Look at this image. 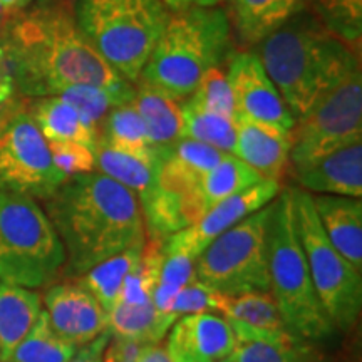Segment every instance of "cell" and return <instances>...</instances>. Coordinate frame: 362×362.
<instances>
[{"label": "cell", "mask_w": 362, "mask_h": 362, "mask_svg": "<svg viewBox=\"0 0 362 362\" xmlns=\"http://www.w3.org/2000/svg\"><path fill=\"white\" fill-rule=\"evenodd\" d=\"M111 341H112V339H111ZM103 362H115V351H112V344L111 342H110V346H107L106 352H104Z\"/></svg>", "instance_id": "cell-45"}, {"label": "cell", "mask_w": 362, "mask_h": 362, "mask_svg": "<svg viewBox=\"0 0 362 362\" xmlns=\"http://www.w3.org/2000/svg\"><path fill=\"white\" fill-rule=\"evenodd\" d=\"M270 293L277 302L285 327L309 342H322L336 332L317 296L298 240L292 189H285L272 203L269 221Z\"/></svg>", "instance_id": "cell-5"}, {"label": "cell", "mask_w": 362, "mask_h": 362, "mask_svg": "<svg viewBox=\"0 0 362 362\" xmlns=\"http://www.w3.org/2000/svg\"><path fill=\"white\" fill-rule=\"evenodd\" d=\"M356 143H362L361 66L296 123L291 149L293 171Z\"/></svg>", "instance_id": "cell-10"}, {"label": "cell", "mask_w": 362, "mask_h": 362, "mask_svg": "<svg viewBox=\"0 0 362 362\" xmlns=\"http://www.w3.org/2000/svg\"><path fill=\"white\" fill-rule=\"evenodd\" d=\"M30 2H33V0H22V6H24V7H27V6H29V4Z\"/></svg>", "instance_id": "cell-48"}, {"label": "cell", "mask_w": 362, "mask_h": 362, "mask_svg": "<svg viewBox=\"0 0 362 362\" xmlns=\"http://www.w3.org/2000/svg\"><path fill=\"white\" fill-rule=\"evenodd\" d=\"M228 320V319H226ZM235 347L221 362H319L314 346L287 329H260L228 320Z\"/></svg>", "instance_id": "cell-18"}, {"label": "cell", "mask_w": 362, "mask_h": 362, "mask_svg": "<svg viewBox=\"0 0 362 362\" xmlns=\"http://www.w3.org/2000/svg\"><path fill=\"white\" fill-rule=\"evenodd\" d=\"M280 189H282V183L279 181L262 180L253 187L226 198L218 205L210 208L193 225L166 238L165 250L183 252L197 259L216 237L274 202L279 197Z\"/></svg>", "instance_id": "cell-13"}, {"label": "cell", "mask_w": 362, "mask_h": 362, "mask_svg": "<svg viewBox=\"0 0 362 362\" xmlns=\"http://www.w3.org/2000/svg\"><path fill=\"white\" fill-rule=\"evenodd\" d=\"M325 235L334 248L362 272V202L361 198L312 194Z\"/></svg>", "instance_id": "cell-22"}, {"label": "cell", "mask_w": 362, "mask_h": 362, "mask_svg": "<svg viewBox=\"0 0 362 362\" xmlns=\"http://www.w3.org/2000/svg\"><path fill=\"white\" fill-rule=\"evenodd\" d=\"M310 8L330 34L361 57L362 0H312Z\"/></svg>", "instance_id": "cell-32"}, {"label": "cell", "mask_w": 362, "mask_h": 362, "mask_svg": "<svg viewBox=\"0 0 362 362\" xmlns=\"http://www.w3.org/2000/svg\"><path fill=\"white\" fill-rule=\"evenodd\" d=\"M228 8L232 34L237 35L238 47L253 49L267 35L291 21L293 16L307 11L312 0H225Z\"/></svg>", "instance_id": "cell-19"}, {"label": "cell", "mask_w": 362, "mask_h": 362, "mask_svg": "<svg viewBox=\"0 0 362 362\" xmlns=\"http://www.w3.org/2000/svg\"><path fill=\"white\" fill-rule=\"evenodd\" d=\"M171 359L221 362L232 354L235 334L228 320L210 312L180 317L166 342Z\"/></svg>", "instance_id": "cell-16"}, {"label": "cell", "mask_w": 362, "mask_h": 362, "mask_svg": "<svg viewBox=\"0 0 362 362\" xmlns=\"http://www.w3.org/2000/svg\"><path fill=\"white\" fill-rule=\"evenodd\" d=\"M8 19H11V17L7 16L6 11H4V7L0 6V30H2V27L7 24V21H8Z\"/></svg>", "instance_id": "cell-46"}, {"label": "cell", "mask_w": 362, "mask_h": 362, "mask_svg": "<svg viewBox=\"0 0 362 362\" xmlns=\"http://www.w3.org/2000/svg\"><path fill=\"white\" fill-rule=\"evenodd\" d=\"M27 111L49 143L72 141L96 148L99 133L93 129L71 104L59 96L29 99Z\"/></svg>", "instance_id": "cell-24"}, {"label": "cell", "mask_w": 362, "mask_h": 362, "mask_svg": "<svg viewBox=\"0 0 362 362\" xmlns=\"http://www.w3.org/2000/svg\"><path fill=\"white\" fill-rule=\"evenodd\" d=\"M181 110H183L185 138L233 155L235 143H237V119H228L203 110L200 104L189 98L181 103Z\"/></svg>", "instance_id": "cell-30"}, {"label": "cell", "mask_w": 362, "mask_h": 362, "mask_svg": "<svg viewBox=\"0 0 362 362\" xmlns=\"http://www.w3.org/2000/svg\"><path fill=\"white\" fill-rule=\"evenodd\" d=\"M272 203L226 230L197 257V279L221 296L270 292Z\"/></svg>", "instance_id": "cell-8"}, {"label": "cell", "mask_w": 362, "mask_h": 362, "mask_svg": "<svg viewBox=\"0 0 362 362\" xmlns=\"http://www.w3.org/2000/svg\"><path fill=\"white\" fill-rule=\"evenodd\" d=\"M221 293L211 291L200 280H193L187 287H183L176 293L168 307V317L171 322H176L180 317L198 314V312L216 310L218 312V302Z\"/></svg>", "instance_id": "cell-37"}, {"label": "cell", "mask_w": 362, "mask_h": 362, "mask_svg": "<svg viewBox=\"0 0 362 362\" xmlns=\"http://www.w3.org/2000/svg\"><path fill=\"white\" fill-rule=\"evenodd\" d=\"M67 181L25 104L0 116V188L47 200Z\"/></svg>", "instance_id": "cell-11"}, {"label": "cell", "mask_w": 362, "mask_h": 362, "mask_svg": "<svg viewBox=\"0 0 362 362\" xmlns=\"http://www.w3.org/2000/svg\"><path fill=\"white\" fill-rule=\"evenodd\" d=\"M173 362H206V361H197V359H178V361H173Z\"/></svg>", "instance_id": "cell-47"}, {"label": "cell", "mask_w": 362, "mask_h": 362, "mask_svg": "<svg viewBox=\"0 0 362 362\" xmlns=\"http://www.w3.org/2000/svg\"><path fill=\"white\" fill-rule=\"evenodd\" d=\"M226 78L232 88L237 117H247L284 131L296 128V117L255 52H233L228 59Z\"/></svg>", "instance_id": "cell-12"}, {"label": "cell", "mask_w": 362, "mask_h": 362, "mask_svg": "<svg viewBox=\"0 0 362 362\" xmlns=\"http://www.w3.org/2000/svg\"><path fill=\"white\" fill-rule=\"evenodd\" d=\"M17 93L57 96L74 84L115 88L124 83L86 37L71 0H40L24 7L0 30Z\"/></svg>", "instance_id": "cell-1"}, {"label": "cell", "mask_w": 362, "mask_h": 362, "mask_svg": "<svg viewBox=\"0 0 362 362\" xmlns=\"http://www.w3.org/2000/svg\"><path fill=\"white\" fill-rule=\"evenodd\" d=\"M98 139L116 151L158 163L161 166V160L149 143L146 128L133 103L121 104L107 112L101 123Z\"/></svg>", "instance_id": "cell-25"}, {"label": "cell", "mask_w": 362, "mask_h": 362, "mask_svg": "<svg viewBox=\"0 0 362 362\" xmlns=\"http://www.w3.org/2000/svg\"><path fill=\"white\" fill-rule=\"evenodd\" d=\"M232 25L225 8L175 11L139 79L185 101L208 69L221 66L232 56Z\"/></svg>", "instance_id": "cell-4"}, {"label": "cell", "mask_w": 362, "mask_h": 362, "mask_svg": "<svg viewBox=\"0 0 362 362\" xmlns=\"http://www.w3.org/2000/svg\"><path fill=\"white\" fill-rule=\"evenodd\" d=\"M298 240L304 248L315 292L337 330H351L362 309V272L334 248L317 216L312 193L292 188Z\"/></svg>", "instance_id": "cell-9"}, {"label": "cell", "mask_w": 362, "mask_h": 362, "mask_svg": "<svg viewBox=\"0 0 362 362\" xmlns=\"http://www.w3.org/2000/svg\"><path fill=\"white\" fill-rule=\"evenodd\" d=\"M64 264L61 237L39 203L0 188V282L40 288Z\"/></svg>", "instance_id": "cell-7"}, {"label": "cell", "mask_w": 362, "mask_h": 362, "mask_svg": "<svg viewBox=\"0 0 362 362\" xmlns=\"http://www.w3.org/2000/svg\"><path fill=\"white\" fill-rule=\"evenodd\" d=\"M0 6L4 7V11L8 17L16 16L17 12H21L24 6H22V0H0Z\"/></svg>", "instance_id": "cell-44"}, {"label": "cell", "mask_w": 362, "mask_h": 362, "mask_svg": "<svg viewBox=\"0 0 362 362\" xmlns=\"http://www.w3.org/2000/svg\"><path fill=\"white\" fill-rule=\"evenodd\" d=\"M253 49L296 121L361 66V57L330 34L312 8L293 16Z\"/></svg>", "instance_id": "cell-3"}, {"label": "cell", "mask_w": 362, "mask_h": 362, "mask_svg": "<svg viewBox=\"0 0 362 362\" xmlns=\"http://www.w3.org/2000/svg\"><path fill=\"white\" fill-rule=\"evenodd\" d=\"M112 351H115V362H136L141 344L133 341H121L112 337Z\"/></svg>", "instance_id": "cell-42"}, {"label": "cell", "mask_w": 362, "mask_h": 362, "mask_svg": "<svg viewBox=\"0 0 362 362\" xmlns=\"http://www.w3.org/2000/svg\"><path fill=\"white\" fill-rule=\"evenodd\" d=\"M134 93V83L124 81V83L115 86V88H104V86L94 84H74L62 89L57 96L64 99L67 104H71L86 123L99 133V124L103 123L107 112L112 107L121 106V104L133 103Z\"/></svg>", "instance_id": "cell-28"}, {"label": "cell", "mask_w": 362, "mask_h": 362, "mask_svg": "<svg viewBox=\"0 0 362 362\" xmlns=\"http://www.w3.org/2000/svg\"><path fill=\"white\" fill-rule=\"evenodd\" d=\"M134 84L133 104L146 128L149 143L163 161L175 144L185 138L181 101L143 79Z\"/></svg>", "instance_id": "cell-20"}, {"label": "cell", "mask_w": 362, "mask_h": 362, "mask_svg": "<svg viewBox=\"0 0 362 362\" xmlns=\"http://www.w3.org/2000/svg\"><path fill=\"white\" fill-rule=\"evenodd\" d=\"M193 280H197V259L183 252L165 250L160 280H158L155 296H153V304L163 317L170 320L168 307L171 300L181 288L187 287Z\"/></svg>", "instance_id": "cell-35"}, {"label": "cell", "mask_w": 362, "mask_h": 362, "mask_svg": "<svg viewBox=\"0 0 362 362\" xmlns=\"http://www.w3.org/2000/svg\"><path fill=\"white\" fill-rule=\"evenodd\" d=\"M228 153L208 144L183 138L163 158L158 181L166 193L181 203L188 226L200 218L197 208V193L205 175L223 160Z\"/></svg>", "instance_id": "cell-14"}, {"label": "cell", "mask_w": 362, "mask_h": 362, "mask_svg": "<svg viewBox=\"0 0 362 362\" xmlns=\"http://www.w3.org/2000/svg\"><path fill=\"white\" fill-rule=\"evenodd\" d=\"M40 312L42 298L34 288L0 282V362L11 359Z\"/></svg>", "instance_id": "cell-23"}, {"label": "cell", "mask_w": 362, "mask_h": 362, "mask_svg": "<svg viewBox=\"0 0 362 362\" xmlns=\"http://www.w3.org/2000/svg\"><path fill=\"white\" fill-rule=\"evenodd\" d=\"M218 312L225 319L260 329H287L279 305L270 292H245L240 296H220ZM288 330V329H287Z\"/></svg>", "instance_id": "cell-34"}, {"label": "cell", "mask_w": 362, "mask_h": 362, "mask_svg": "<svg viewBox=\"0 0 362 362\" xmlns=\"http://www.w3.org/2000/svg\"><path fill=\"white\" fill-rule=\"evenodd\" d=\"M171 324L163 317L153 302L144 305L116 304L107 312V330L115 339L138 344L161 342Z\"/></svg>", "instance_id": "cell-27"}, {"label": "cell", "mask_w": 362, "mask_h": 362, "mask_svg": "<svg viewBox=\"0 0 362 362\" xmlns=\"http://www.w3.org/2000/svg\"><path fill=\"white\" fill-rule=\"evenodd\" d=\"M188 98L200 104L203 110L228 119H237L232 88L226 78V71L221 69V66L208 69Z\"/></svg>", "instance_id": "cell-36"}, {"label": "cell", "mask_w": 362, "mask_h": 362, "mask_svg": "<svg viewBox=\"0 0 362 362\" xmlns=\"http://www.w3.org/2000/svg\"><path fill=\"white\" fill-rule=\"evenodd\" d=\"M76 351L78 347L57 336L42 310L37 322L13 349L7 362H69Z\"/></svg>", "instance_id": "cell-33"}, {"label": "cell", "mask_w": 362, "mask_h": 362, "mask_svg": "<svg viewBox=\"0 0 362 362\" xmlns=\"http://www.w3.org/2000/svg\"><path fill=\"white\" fill-rule=\"evenodd\" d=\"M44 304L51 327L78 349L107 330V312L78 282L52 285Z\"/></svg>", "instance_id": "cell-15"}, {"label": "cell", "mask_w": 362, "mask_h": 362, "mask_svg": "<svg viewBox=\"0 0 362 362\" xmlns=\"http://www.w3.org/2000/svg\"><path fill=\"white\" fill-rule=\"evenodd\" d=\"M292 131L237 117V143L233 156L255 170L264 180L282 183L291 163Z\"/></svg>", "instance_id": "cell-17"}, {"label": "cell", "mask_w": 362, "mask_h": 362, "mask_svg": "<svg viewBox=\"0 0 362 362\" xmlns=\"http://www.w3.org/2000/svg\"><path fill=\"white\" fill-rule=\"evenodd\" d=\"M264 178L233 155H225L203 178L197 193V208L200 218L210 208L233 197L243 189L253 187Z\"/></svg>", "instance_id": "cell-26"}, {"label": "cell", "mask_w": 362, "mask_h": 362, "mask_svg": "<svg viewBox=\"0 0 362 362\" xmlns=\"http://www.w3.org/2000/svg\"><path fill=\"white\" fill-rule=\"evenodd\" d=\"M16 94V81H13L11 64H8L6 47H4L2 40H0V116L7 110H11L13 104L17 103Z\"/></svg>", "instance_id": "cell-39"}, {"label": "cell", "mask_w": 362, "mask_h": 362, "mask_svg": "<svg viewBox=\"0 0 362 362\" xmlns=\"http://www.w3.org/2000/svg\"><path fill=\"white\" fill-rule=\"evenodd\" d=\"M161 0H79L76 19L121 78L136 83L168 22Z\"/></svg>", "instance_id": "cell-6"}, {"label": "cell", "mask_w": 362, "mask_h": 362, "mask_svg": "<svg viewBox=\"0 0 362 362\" xmlns=\"http://www.w3.org/2000/svg\"><path fill=\"white\" fill-rule=\"evenodd\" d=\"M302 189L317 194L362 197V143L341 148L314 165L296 171Z\"/></svg>", "instance_id": "cell-21"}, {"label": "cell", "mask_w": 362, "mask_h": 362, "mask_svg": "<svg viewBox=\"0 0 362 362\" xmlns=\"http://www.w3.org/2000/svg\"><path fill=\"white\" fill-rule=\"evenodd\" d=\"M136 362H173V359H171L166 344L151 342L139 346L138 361Z\"/></svg>", "instance_id": "cell-41"}, {"label": "cell", "mask_w": 362, "mask_h": 362, "mask_svg": "<svg viewBox=\"0 0 362 362\" xmlns=\"http://www.w3.org/2000/svg\"><path fill=\"white\" fill-rule=\"evenodd\" d=\"M49 143V141H47ZM54 165L67 180L78 175H88L96 170L94 149L81 143L52 141L49 143Z\"/></svg>", "instance_id": "cell-38"}, {"label": "cell", "mask_w": 362, "mask_h": 362, "mask_svg": "<svg viewBox=\"0 0 362 362\" xmlns=\"http://www.w3.org/2000/svg\"><path fill=\"white\" fill-rule=\"evenodd\" d=\"M171 11H185L192 7H215L225 0H161Z\"/></svg>", "instance_id": "cell-43"}, {"label": "cell", "mask_w": 362, "mask_h": 362, "mask_svg": "<svg viewBox=\"0 0 362 362\" xmlns=\"http://www.w3.org/2000/svg\"><path fill=\"white\" fill-rule=\"evenodd\" d=\"M163 260H165V240L148 238L134 267L124 279L117 304L144 305L153 302Z\"/></svg>", "instance_id": "cell-31"}, {"label": "cell", "mask_w": 362, "mask_h": 362, "mask_svg": "<svg viewBox=\"0 0 362 362\" xmlns=\"http://www.w3.org/2000/svg\"><path fill=\"white\" fill-rule=\"evenodd\" d=\"M111 339L112 336L110 330H104L101 336L94 339L93 342L79 347L76 351V354L71 357L69 362H103L104 352H106L107 346H110Z\"/></svg>", "instance_id": "cell-40"}, {"label": "cell", "mask_w": 362, "mask_h": 362, "mask_svg": "<svg viewBox=\"0 0 362 362\" xmlns=\"http://www.w3.org/2000/svg\"><path fill=\"white\" fill-rule=\"evenodd\" d=\"M143 245L128 248L79 275L78 284L96 298L106 312H110L119 302L124 279L138 260Z\"/></svg>", "instance_id": "cell-29"}, {"label": "cell", "mask_w": 362, "mask_h": 362, "mask_svg": "<svg viewBox=\"0 0 362 362\" xmlns=\"http://www.w3.org/2000/svg\"><path fill=\"white\" fill-rule=\"evenodd\" d=\"M45 206L64 245L69 277H79L94 265L146 242L138 198L98 171L72 176L45 200Z\"/></svg>", "instance_id": "cell-2"}]
</instances>
